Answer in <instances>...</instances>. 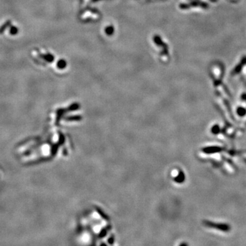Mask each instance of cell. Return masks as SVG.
Listing matches in <instances>:
<instances>
[{"label":"cell","mask_w":246,"mask_h":246,"mask_svg":"<svg viewBox=\"0 0 246 246\" xmlns=\"http://www.w3.org/2000/svg\"><path fill=\"white\" fill-rule=\"evenodd\" d=\"M208 226L211 227V228H215L218 229V230L223 231V232H228L229 231H230L231 226L230 225L227 224V223H212L207 221L206 222Z\"/></svg>","instance_id":"cell-1"}]
</instances>
